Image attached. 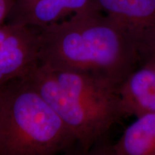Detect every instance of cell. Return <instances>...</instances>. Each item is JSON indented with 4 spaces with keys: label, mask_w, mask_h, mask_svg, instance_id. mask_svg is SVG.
Returning <instances> with one entry per match:
<instances>
[{
    "label": "cell",
    "mask_w": 155,
    "mask_h": 155,
    "mask_svg": "<svg viewBox=\"0 0 155 155\" xmlns=\"http://www.w3.org/2000/svg\"><path fill=\"white\" fill-rule=\"evenodd\" d=\"M38 64L93 73L121 85L141 63L121 29L91 4L40 30Z\"/></svg>",
    "instance_id": "6da1fadb"
},
{
    "label": "cell",
    "mask_w": 155,
    "mask_h": 155,
    "mask_svg": "<svg viewBox=\"0 0 155 155\" xmlns=\"http://www.w3.org/2000/svg\"><path fill=\"white\" fill-rule=\"evenodd\" d=\"M61 116L82 152H89L121 116L120 85L101 75L38 64L24 78Z\"/></svg>",
    "instance_id": "7a4b0ae2"
},
{
    "label": "cell",
    "mask_w": 155,
    "mask_h": 155,
    "mask_svg": "<svg viewBox=\"0 0 155 155\" xmlns=\"http://www.w3.org/2000/svg\"><path fill=\"white\" fill-rule=\"evenodd\" d=\"M75 144L61 116L24 78L4 86L0 155H53Z\"/></svg>",
    "instance_id": "3957f363"
},
{
    "label": "cell",
    "mask_w": 155,
    "mask_h": 155,
    "mask_svg": "<svg viewBox=\"0 0 155 155\" xmlns=\"http://www.w3.org/2000/svg\"><path fill=\"white\" fill-rule=\"evenodd\" d=\"M92 5L124 32L141 65L155 60V0H93Z\"/></svg>",
    "instance_id": "277c9868"
},
{
    "label": "cell",
    "mask_w": 155,
    "mask_h": 155,
    "mask_svg": "<svg viewBox=\"0 0 155 155\" xmlns=\"http://www.w3.org/2000/svg\"><path fill=\"white\" fill-rule=\"evenodd\" d=\"M40 30L25 25L0 26V86L24 78L38 64Z\"/></svg>",
    "instance_id": "5b68a950"
},
{
    "label": "cell",
    "mask_w": 155,
    "mask_h": 155,
    "mask_svg": "<svg viewBox=\"0 0 155 155\" xmlns=\"http://www.w3.org/2000/svg\"><path fill=\"white\" fill-rule=\"evenodd\" d=\"M119 109L121 118L155 114V60L139 65L121 83Z\"/></svg>",
    "instance_id": "8992f818"
},
{
    "label": "cell",
    "mask_w": 155,
    "mask_h": 155,
    "mask_svg": "<svg viewBox=\"0 0 155 155\" xmlns=\"http://www.w3.org/2000/svg\"><path fill=\"white\" fill-rule=\"evenodd\" d=\"M93 0H15L8 23L41 30L88 8Z\"/></svg>",
    "instance_id": "52a82bcc"
},
{
    "label": "cell",
    "mask_w": 155,
    "mask_h": 155,
    "mask_svg": "<svg viewBox=\"0 0 155 155\" xmlns=\"http://www.w3.org/2000/svg\"><path fill=\"white\" fill-rule=\"evenodd\" d=\"M111 152L116 155H155V114L137 118L111 147Z\"/></svg>",
    "instance_id": "ba28073f"
},
{
    "label": "cell",
    "mask_w": 155,
    "mask_h": 155,
    "mask_svg": "<svg viewBox=\"0 0 155 155\" xmlns=\"http://www.w3.org/2000/svg\"><path fill=\"white\" fill-rule=\"evenodd\" d=\"M15 2V0H0V26L8 18Z\"/></svg>",
    "instance_id": "9c48e42d"
},
{
    "label": "cell",
    "mask_w": 155,
    "mask_h": 155,
    "mask_svg": "<svg viewBox=\"0 0 155 155\" xmlns=\"http://www.w3.org/2000/svg\"><path fill=\"white\" fill-rule=\"evenodd\" d=\"M4 86H0V117H1L2 108V101H3V92H4Z\"/></svg>",
    "instance_id": "30bf717a"
}]
</instances>
